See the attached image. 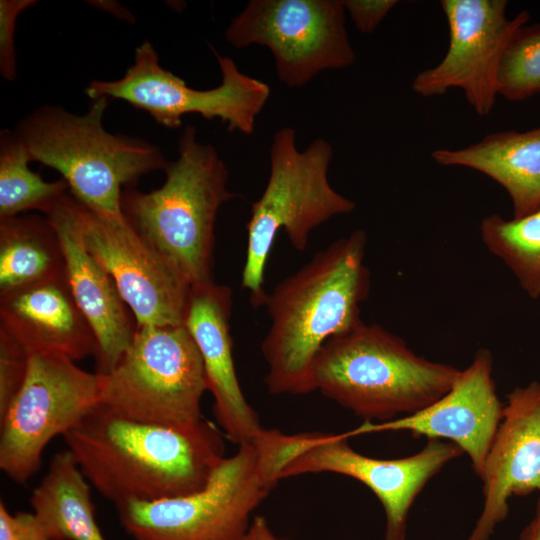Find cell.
<instances>
[{"label": "cell", "mask_w": 540, "mask_h": 540, "mask_svg": "<svg viewBox=\"0 0 540 540\" xmlns=\"http://www.w3.org/2000/svg\"><path fill=\"white\" fill-rule=\"evenodd\" d=\"M63 438L89 483L115 506L195 493L225 458L220 432L203 419L140 422L101 403Z\"/></svg>", "instance_id": "obj_1"}, {"label": "cell", "mask_w": 540, "mask_h": 540, "mask_svg": "<svg viewBox=\"0 0 540 540\" xmlns=\"http://www.w3.org/2000/svg\"><path fill=\"white\" fill-rule=\"evenodd\" d=\"M367 235L351 232L316 253L295 273L275 285L264 305L271 325L261 344L271 394L315 391V359L331 338L361 322V305L370 292L364 263Z\"/></svg>", "instance_id": "obj_2"}, {"label": "cell", "mask_w": 540, "mask_h": 540, "mask_svg": "<svg viewBox=\"0 0 540 540\" xmlns=\"http://www.w3.org/2000/svg\"><path fill=\"white\" fill-rule=\"evenodd\" d=\"M108 103L106 97L94 99L81 115L46 105L22 119L14 132L30 160L57 170L78 202L105 220L122 222V189L165 170L169 161L147 141L108 132L103 125Z\"/></svg>", "instance_id": "obj_3"}, {"label": "cell", "mask_w": 540, "mask_h": 540, "mask_svg": "<svg viewBox=\"0 0 540 540\" xmlns=\"http://www.w3.org/2000/svg\"><path fill=\"white\" fill-rule=\"evenodd\" d=\"M458 368L414 353L378 324L359 325L328 340L314 367L315 390L365 422L412 415L445 395Z\"/></svg>", "instance_id": "obj_4"}, {"label": "cell", "mask_w": 540, "mask_h": 540, "mask_svg": "<svg viewBox=\"0 0 540 540\" xmlns=\"http://www.w3.org/2000/svg\"><path fill=\"white\" fill-rule=\"evenodd\" d=\"M161 187L122 193L125 219L191 284L212 280L214 229L221 205L237 197L227 190L228 170L216 149L187 125L178 157L164 170Z\"/></svg>", "instance_id": "obj_5"}, {"label": "cell", "mask_w": 540, "mask_h": 540, "mask_svg": "<svg viewBox=\"0 0 540 540\" xmlns=\"http://www.w3.org/2000/svg\"><path fill=\"white\" fill-rule=\"evenodd\" d=\"M282 462L270 430L238 445L207 485L190 495L116 506L134 540H241L253 511L278 483Z\"/></svg>", "instance_id": "obj_6"}, {"label": "cell", "mask_w": 540, "mask_h": 540, "mask_svg": "<svg viewBox=\"0 0 540 540\" xmlns=\"http://www.w3.org/2000/svg\"><path fill=\"white\" fill-rule=\"evenodd\" d=\"M333 148L322 138L304 151L296 146V132L278 130L270 149V173L260 198L252 203L247 223V248L242 287L254 307L264 305L266 264L282 230L291 245L303 251L310 233L332 217L351 213L356 203L336 192L328 180Z\"/></svg>", "instance_id": "obj_7"}, {"label": "cell", "mask_w": 540, "mask_h": 540, "mask_svg": "<svg viewBox=\"0 0 540 540\" xmlns=\"http://www.w3.org/2000/svg\"><path fill=\"white\" fill-rule=\"evenodd\" d=\"M101 377V404L122 417L165 425L202 420L207 381L199 350L184 326L137 327L129 348Z\"/></svg>", "instance_id": "obj_8"}, {"label": "cell", "mask_w": 540, "mask_h": 540, "mask_svg": "<svg viewBox=\"0 0 540 540\" xmlns=\"http://www.w3.org/2000/svg\"><path fill=\"white\" fill-rule=\"evenodd\" d=\"M222 74L220 85L209 90L189 87L179 76L159 64L150 41L135 50V59L124 75L113 81L94 80L85 88L91 99L106 97L129 103L147 112L157 124L170 129L182 125V117L197 113L218 118L229 131L250 135L256 118L270 96V87L242 73L234 61L212 49Z\"/></svg>", "instance_id": "obj_9"}, {"label": "cell", "mask_w": 540, "mask_h": 540, "mask_svg": "<svg viewBox=\"0 0 540 540\" xmlns=\"http://www.w3.org/2000/svg\"><path fill=\"white\" fill-rule=\"evenodd\" d=\"M100 374L55 353H31L25 382L0 418V469L24 483L40 468L42 454L101 403Z\"/></svg>", "instance_id": "obj_10"}, {"label": "cell", "mask_w": 540, "mask_h": 540, "mask_svg": "<svg viewBox=\"0 0 540 540\" xmlns=\"http://www.w3.org/2000/svg\"><path fill=\"white\" fill-rule=\"evenodd\" d=\"M345 16L343 0H251L225 38L236 48L267 47L279 80L298 88L323 70L354 63Z\"/></svg>", "instance_id": "obj_11"}, {"label": "cell", "mask_w": 540, "mask_h": 540, "mask_svg": "<svg viewBox=\"0 0 540 540\" xmlns=\"http://www.w3.org/2000/svg\"><path fill=\"white\" fill-rule=\"evenodd\" d=\"M344 433L305 432L291 435V455L278 479L308 473H336L368 487L381 503L384 540H405L410 509L426 484L463 454L454 443L428 439L417 453L398 459H378L355 451Z\"/></svg>", "instance_id": "obj_12"}, {"label": "cell", "mask_w": 540, "mask_h": 540, "mask_svg": "<svg viewBox=\"0 0 540 540\" xmlns=\"http://www.w3.org/2000/svg\"><path fill=\"white\" fill-rule=\"evenodd\" d=\"M441 6L449 28L447 52L438 65L415 76L412 89L431 97L460 88L474 111L487 116L498 95L503 52L530 14L524 10L509 19L505 0H442Z\"/></svg>", "instance_id": "obj_13"}, {"label": "cell", "mask_w": 540, "mask_h": 540, "mask_svg": "<svg viewBox=\"0 0 540 540\" xmlns=\"http://www.w3.org/2000/svg\"><path fill=\"white\" fill-rule=\"evenodd\" d=\"M77 216L85 247L114 280L137 327L184 326L192 286L185 277L126 219L105 220L78 201Z\"/></svg>", "instance_id": "obj_14"}, {"label": "cell", "mask_w": 540, "mask_h": 540, "mask_svg": "<svg viewBox=\"0 0 540 540\" xmlns=\"http://www.w3.org/2000/svg\"><path fill=\"white\" fill-rule=\"evenodd\" d=\"M493 357L488 349H478L472 362L451 389L426 408L409 416L373 423L365 422L347 431L349 437L361 434L408 431L414 437L446 439L466 453L480 478L485 460L503 416L492 378Z\"/></svg>", "instance_id": "obj_15"}, {"label": "cell", "mask_w": 540, "mask_h": 540, "mask_svg": "<svg viewBox=\"0 0 540 540\" xmlns=\"http://www.w3.org/2000/svg\"><path fill=\"white\" fill-rule=\"evenodd\" d=\"M480 479L483 508L466 540H490L507 518L512 496L540 493V381L507 395Z\"/></svg>", "instance_id": "obj_16"}, {"label": "cell", "mask_w": 540, "mask_h": 540, "mask_svg": "<svg viewBox=\"0 0 540 540\" xmlns=\"http://www.w3.org/2000/svg\"><path fill=\"white\" fill-rule=\"evenodd\" d=\"M232 291L213 280L191 286L184 327L202 358L208 391L214 398V413L230 441L254 443L265 428L248 404L235 370L230 317Z\"/></svg>", "instance_id": "obj_17"}, {"label": "cell", "mask_w": 540, "mask_h": 540, "mask_svg": "<svg viewBox=\"0 0 540 540\" xmlns=\"http://www.w3.org/2000/svg\"><path fill=\"white\" fill-rule=\"evenodd\" d=\"M46 217L62 247L71 293L97 340V373L106 375L131 345L137 331L136 319L112 277L85 247L76 199L67 194Z\"/></svg>", "instance_id": "obj_18"}, {"label": "cell", "mask_w": 540, "mask_h": 540, "mask_svg": "<svg viewBox=\"0 0 540 540\" xmlns=\"http://www.w3.org/2000/svg\"><path fill=\"white\" fill-rule=\"evenodd\" d=\"M0 327L31 353L73 361L97 353V340L77 305L66 276L0 296Z\"/></svg>", "instance_id": "obj_19"}, {"label": "cell", "mask_w": 540, "mask_h": 540, "mask_svg": "<svg viewBox=\"0 0 540 540\" xmlns=\"http://www.w3.org/2000/svg\"><path fill=\"white\" fill-rule=\"evenodd\" d=\"M431 156L439 165L467 167L499 183L511 199L514 218L540 208V125L492 133L464 148L434 150Z\"/></svg>", "instance_id": "obj_20"}, {"label": "cell", "mask_w": 540, "mask_h": 540, "mask_svg": "<svg viewBox=\"0 0 540 540\" xmlns=\"http://www.w3.org/2000/svg\"><path fill=\"white\" fill-rule=\"evenodd\" d=\"M90 485L70 450L53 455L30 497L32 512L50 540H105Z\"/></svg>", "instance_id": "obj_21"}, {"label": "cell", "mask_w": 540, "mask_h": 540, "mask_svg": "<svg viewBox=\"0 0 540 540\" xmlns=\"http://www.w3.org/2000/svg\"><path fill=\"white\" fill-rule=\"evenodd\" d=\"M66 276L62 247L49 219H0V296Z\"/></svg>", "instance_id": "obj_22"}, {"label": "cell", "mask_w": 540, "mask_h": 540, "mask_svg": "<svg viewBox=\"0 0 540 540\" xmlns=\"http://www.w3.org/2000/svg\"><path fill=\"white\" fill-rule=\"evenodd\" d=\"M29 154L14 131L0 133V219L38 210L50 215L67 195L64 179L46 182L29 167Z\"/></svg>", "instance_id": "obj_23"}, {"label": "cell", "mask_w": 540, "mask_h": 540, "mask_svg": "<svg viewBox=\"0 0 540 540\" xmlns=\"http://www.w3.org/2000/svg\"><path fill=\"white\" fill-rule=\"evenodd\" d=\"M480 235L487 249L512 271L532 299L540 297V208L523 217L482 219Z\"/></svg>", "instance_id": "obj_24"}, {"label": "cell", "mask_w": 540, "mask_h": 540, "mask_svg": "<svg viewBox=\"0 0 540 540\" xmlns=\"http://www.w3.org/2000/svg\"><path fill=\"white\" fill-rule=\"evenodd\" d=\"M498 95L523 101L540 92V23L523 25L509 40L498 70Z\"/></svg>", "instance_id": "obj_25"}, {"label": "cell", "mask_w": 540, "mask_h": 540, "mask_svg": "<svg viewBox=\"0 0 540 540\" xmlns=\"http://www.w3.org/2000/svg\"><path fill=\"white\" fill-rule=\"evenodd\" d=\"M29 360L26 348L0 327V418L23 386Z\"/></svg>", "instance_id": "obj_26"}, {"label": "cell", "mask_w": 540, "mask_h": 540, "mask_svg": "<svg viewBox=\"0 0 540 540\" xmlns=\"http://www.w3.org/2000/svg\"><path fill=\"white\" fill-rule=\"evenodd\" d=\"M35 0L0 1V73L7 81L17 76L14 45L15 25L22 11L36 4Z\"/></svg>", "instance_id": "obj_27"}, {"label": "cell", "mask_w": 540, "mask_h": 540, "mask_svg": "<svg viewBox=\"0 0 540 540\" xmlns=\"http://www.w3.org/2000/svg\"><path fill=\"white\" fill-rule=\"evenodd\" d=\"M0 540H50L33 512L11 513L0 501Z\"/></svg>", "instance_id": "obj_28"}, {"label": "cell", "mask_w": 540, "mask_h": 540, "mask_svg": "<svg viewBox=\"0 0 540 540\" xmlns=\"http://www.w3.org/2000/svg\"><path fill=\"white\" fill-rule=\"evenodd\" d=\"M397 4V0H343L345 11L362 33L373 32Z\"/></svg>", "instance_id": "obj_29"}, {"label": "cell", "mask_w": 540, "mask_h": 540, "mask_svg": "<svg viewBox=\"0 0 540 540\" xmlns=\"http://www.w3.org/2000/svg\"><path fill=\"white\" fill-rule=\"evenodd\" d=\"M241 540H290L276 535L265 517L256 515L253 517L246 533Z\"/></svg>", "instance_id": "obj_30"}, {"label": "cell", "mask_w": 540, "mask_h": 540, "mask_svg": "<svg viewBox=\"0 0 540 540\" xmlns=\"http://www.w3.org/2000/svg\"><path fill=\"white\" fill-rule=\"evenodd\" d=\"M519 540H540V497L537 500L533 517L520 532Z\"/></svg>", "instance_id": "obj_31"}, {"label": "cell", "mask_w": 540, "mask_h": 540, "mask_svg": "<svg viewBox=\"0 0 540 540\" xmlns=\"http://www.w3.org/2000/svg\"><path fill=\"white\" fill-rule=\"evenodd\" d=\"M92 5L97 6L109 13H112L119 19L134 22L133 15L123 6L115 1H91Z\"/></svg>", "instance_id": "obj_32"}]
</instances>
